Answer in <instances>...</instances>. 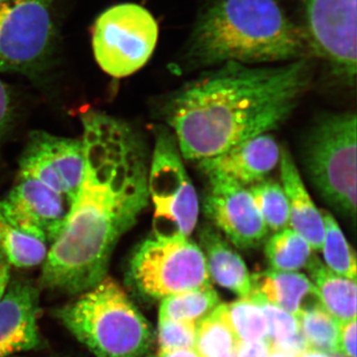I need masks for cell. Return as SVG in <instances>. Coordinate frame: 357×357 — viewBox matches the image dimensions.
Masks as SVG:
<instances>
[{"label":"cell","mask_w":357,"mask_h":357,"mask_svg":"<svg viewBox=\"0 0 357 357\" xmlns=\"http://www.w3.org/2000/svg\"><path fill=\"white\" fill-rule=\"evenodd\" d=\"M13 117V102L8 86L0 79V139L8 130Z\"/></svg>","instance_id":"30"},{"label":"cell","mask_w":357,"mask_h":357,"mask_svg":"<svg viewBox=\"0 0 357 357\" xmlns=\"http://www.w3.org/2000/svg\"><path fill=\"white\" fill-rule=\"evenodd\" d=\"M307 351L324 354L338 351V321L323 305L311 307L297 317Z\"/></svg>","instance_id":"24"},{"label":"cell","mask_w":357,"mask_h":357,"mask_svg":"<svg viewBox=\"0 0 357 357\" xmlns=\"http://www.w3.org/2000/svg\"><path fill=\"white\" fill-rule=\"evenodd\" d=\"M268 357H296V356H291V354H285V352L271 351V352H270L269 356H268Z\"/></svg>","instance_id":"34"},{"label":"cell","mask_w":357,"mask_h":357,"mask_svg":"<svg viewBox=\"0 0 357 357\" xmlns=\"http://www.w3.org/2000/svg\"><path fill=\"white\" fill-rule=\"evenodd\" d=\"M271 352L269 342H241L239 340L236 349V357H268Z\"/></svg>","instance_id":"31"},{"label":"cell","mask_w":357,"mask_h":357,"mask_svg":"<svg viewBox=\"0 0 357 357\" xmlns=\"http://www.w3.org/2000/svg\"><path fill=\"white\" fill-rule=\"evenodd\" d=\"M72 204L40 181L18 176L17 183L0 201V211L16 227L44 236L51 245L64 229Z\"/></svg>","instance_id":"13"},{"label":"cell","mask_w":357,"mask_h":357,"mask_svg":"<svg viewBox=\"0 0 357 357\" xmlns=\"http://www.w3.org/2000/svg\"><path fill=\"white\" fill-rule=\"evenodd\" d=\"M56 314L96 357H142L154 342L149 321L109 276Z\"/></svg>","instance_id":"4"},{"label":"cell","mask_w":357,"mask_h":357,"mask_svg":"<svg viewBox=\"0 0 357 357\" xmlns=\"http://www.w3.org/2000/svg\"><path fill=\"white\" fill-rule=\"evenodd\" d=\"M312 251L306 239L290 227L275 232L265 245L268 264L275 271L298 272L306 268Z\"/></svg>","instance_id":"23"},{"label":"cell","mask_w":357,"mask_h":357,"mask_svg":"<svg viewBox=\"0 0 357 357\" xmlns=\"http://www.w3.org/2000/svg\"><path fill=\"white\" fill-rule=\"evenodd\" d=\"M248 190L268 230L277 232L289 227L287 197L281 184L266 178Z\"/></svg>","instance_id":"26"},{"label":"cell","mask_w":357,"mask_h":357,"mask_svg":"<svg viewBox=\"0 0 357 357\" xmlns=\"http://www.w3.org/2000/svg\"><path fill=\"white\" fill-rule=\"evenodd\" d=\"M149 357H156V356H149Z\"/></svg>","instance_id":"36"},{"label":"cell","mask_w":357,"mask_h":357,"mask_svg":"<svg viewBox=\"0 0 357 357\" xmlns=\"http://www.w3.org/2000/svg\"><path fill=\"white\" fill-rule=\"evenodd\" d=\"M93 55L103 72L126 77L138 72L153 55L159 27L154 16L136 3L109 7L93 28Z\"/></svg>","instance_id":"9"},{"label":"cell","mask_w":357,"mask_h":357,"mask_svg":"<svg viewBox=\"0 0 357 357\" xmlns=\"http://www.w3.org/2000/svg\"><path fill=\"white\" fill-rule=\"evenodd\" d=\"M251 294L295 317L321 305L309 277L299 272L268 269L251 276Z\"/></svg>","instance_id":"17"},{"label":"cell","mask_w":357,"mask_h":357,"mask_svg":"<svg viewBox=\"0 0 357 357\" xmlns=\"http://www.w3.org/2000/svg\"><path fill=\"white\" fill-rule=\"evenodd\" d=\"M356 114L340 112L317 122L304 148L312 184L328 206L356 222Z\"/></svg>","instance_id":"5"},{"label":"cell","mask_w":357,"mask_h":357,"mask_svg":"<svg viewBox=\"0 0 357 357\" xmlns=\"http://www.w3.org/2000/svg\"><path fill=\"white\" fill-rule=\"evenodd\" d=\"M197 326L198 325L194 321H173V319L159 321L160 351L195 349Z\"/></svg>","instance_id":"28"},{"label":"cell","mask_w":357,"mask_h":357,"mask_svg":"<svg viewBox=\"0 0 357 357\" xmlns=\"http://www.w3.org/2000/svg\"><path fill=\"white\" fill-rule=\"evenodd\" d=\"M10 266L6 256L0 253V300L6 294L10 280Z\"/></svg>","instance_id":"32"},{"label":"cell","mask_w":357,"mask_h":357,"mask_svg":"<svg viewBox=\"0 0 357 357\" xmlns=\"http://www.w3.org/2000/svg\"><path fill=\"white\" fill-rule=\"evenodd\" d=\"M314 55L347 86L356 79V0H303Z\"/></svg>","instance_id":"10"},{"label":"cell","mask_w":357,"mask_h":357,"mask_svg":"<svg viewBox=\"0 0 357 357\" xmlns=\"http://www.w3.org/2000/svg\"><path fill=\"white\" fill-rule=\"evenodd\" d=\"M82 139L35 131L28 138L20 161V176L38 180L74 203L83 182Z\"/></svg>","instance_id":"11"},{"label":"cell","mask_w":357,"mask_h":357,"mask_svg":"<svg viewBox=\"0 0 357 357\" xmlns=\"http://www.w3.org/2000/svg\"><path fill=\"white\" fill-rule=\"evenodd\" d=\"M84 172L58 238L49 246L41 283L79 295L107 276L119 239L149 201L144 143L121 119L88 109L82 114Z\"/></svg>","instance_id":"1"},{"label":"cell","mask_w":357,"mask_h":357,"mask_svg":"<svg viewBox=\"0 0 357 357\" xmlns=\"http://www.w3.org/2000/svg\"><path fill=\"white\" fill-rule=\"evenodd\" d=\"M0 1H2V0H0Z\"/></svg>","instance_id":"37"},{"label":"cell","mask_w":357,"mask_h":357,"mask_svg":"<svg viewBox=\"0 0 357 357\" xmlns=\"http://www.w3.org/2000/svg\"><path fill=\"white\" fill-rule=\"evenodd\" d=\"M312 79L310 59L278 66L227 63L167 96L162 114L182 156L199 162L278 128Z\"/></svg>","instance_id":"2"},{"label":"cell","mask_w":357,"mask_h":357,"mask_svg":"<svg viewBox=\"0 0 357 357\" xmlns=\"http://www.w3.org/2000/svg\"><path fill=\"white\" fill-rule=\"evenodd\" d=\"M220 304L218 294L211 285L185 291L161 300L159 321H188L198 325Z\"/></svg>","instance_id":"22"},{"label":"cell","mask_w":357,"mask_h":357,"mask_svg":"<svg viewBox=\"0 0 357 357\" xmlns=\"http://www.w3.org/2000/svg\"><path fill=\"white\" fill-rule=\"evenodd\" d=\"M54 0L0 1V70L34 75L50 63L57 44Z\"/></svg>","instance_id":"8"},{"label":"cell","mask_w":357,"mask_h":357,"mask_svg":"<svg viewBox=\"0 0 357 357\" xmlns=\"http://www.w3.org/2000/svg\"><path fill=\"white\" fill-rule=\"evenodd\" d=\"M199 236L211 279L241 298L249 297L251 275L241 256L211 225L202 227Z\"/></svg>","instance_id":"18"},{"label":"cell","mask_w":357,"mask_h":357,"mask_svg":"<svg viewBox=\"0 0 357 357\" xmlns=\"http://www.w3.org/2000/svg\"><path fill=\"white\" fill-rule=\"evenodd\" d=\"M48 245L44 236L16 227L0 211V253L9 264L17 268L43 264Z\"/></svg>","instance_id":"20"},{"label":"cell","mask_w":357,"mask_h":357,"mask_svg":"<svg viewBox=\"0 0 357 357\" xmlns=\"http://www.w3.org/2000/svg\"><path fill=\"white\" fill-rule=\"evenodd\" d=\"M156 357H199L195 349H172V351H159Z\"/></svg>","instance_id":"33"},{"label":"cell","mask_w":357,"mask_h":357,"mask_svg":"<svg viewBox=\"0 0 357 357\" xmlns=\"http://www.w3.org/2000/svg\"><path fill=\"white\" fill-rule=\"evenodd\" d=\"M208 188L204 213L239 249H252L268 234L264 220L248 188L222 176H206Z\"/></svg>","instance_id":"12"},{"label":"cell","mask_w":357,"mask_h":357,"mask_svg":"<svg viewBox=\"0 0 357 357\" xmlns=\"http://www.w3.org/2000/svg\"><path fill=\"white\" fill-rule=\"evenodd\" d=\"M128 277L138 293L155 300L211 285L203 251L190 237L145 239L129 259Z\"/></svg>","instance_id":"6"},{"label":"cell","mask_w":357,"mask_h":357,"mask_svg":"<svg viewBox=\"0 0 357 357\" xmlns=\"http://www.w3.org/2000/svg\"><path fill=\"white\" fill-rule=\"evenodd\" d=\"M227 305V316L241 342H262L267 340L268 326L261 307L251 298L241 299Z\"/></svg>","instance_id":"27"},{"label":"cell","mask_w":357,"mask_h":357,"mask_svg":"<svg viewBox=\"0 0 357 357\" xmlns=\"http://www.w3.org/2000/svg\"><path fill=\"white\" fill-rule=\"evenodd\" d=\"M238 342L225 304L218 305L197 326L195 349L199 357H236Z\"/></svg>","instance_id":"21"},{"label":"cell","mask_w":357,"mask_h":357,"mask_svg":"<svg viewBox=\"0 0 357 357\" xmlns=\"http://www.w3.org/2000/svg\"><path fill=\"white\" fill-rule=\"evenodd\" d=\"M282 187L287 197L289 227L304 237L312 250L321 251L325 237V225L321 211L314 204L299 170L287 149L281 148Z\"/></svg>","instance_id":"16"},{"label":"cell","mask_w":357,"mask_h":357,"mask_svg":"<svg viewBox=\"0 0 357 357\" xmlns=\"http://www.w3.org/2000/svg\"><path fill=\"white\" fill-rule=\"evenodd\" d=\"M306 269L321 305L338 323L356 318V280L332 271L314 255Z\"/></svg>","instance_id":"19"},{"label":"cell","mask_w":357,"mask_h":357,"mask_svg":"<svg viewBox=\"0 0 357 357\" xmlns=\"http://www.w3.org/2000/svg\"><path fill=\"white\" fill-rule=\"evenodd\" d=\"M338 351L356 357V318L338 323Z\"/></svg>","instance_id":"29"},{"label":"cell","mask_w":357,"mask_h":357,"mask_svg":"<svg viewBox=\"0 0 357 357\" xmlns=\"http://www.w3.org/2000/svg\"><path fill=\"white\" fill-rule=\"evenodd\" d=\"M328 357H347L344 354H340V352H335V354H326Z\"/></svg>","instance_id":"35"},{"label":"cell","mask_w":357,"mask_h":357,"mask_svg":"<svg viewBox=\"0 0 357 357\" xmlns=\"http://www.w3.org/2000/svg\"><path fill=\"white\" fill-rule=\"evenodd\" d=\"M38 289L25 280L13 281L0 300V357L39 347Z\"/></svg>","instance_id":"14"},{"label":"cell","mask_w":357,"mask_h":357,"mask_svg":"<svg viewBox=\"0 0 357 357\" xmlns=\"http://www.w3.org/2000/svg\"><path fill=\"white\" fill-rule=\"evenodd\" d=\"M174 133L160 129L148 169V192L154 206L153 234L190 237L198 223V195L183 163Z\"/></svg>","instance_id":"7"},{"label":"cell","mask_w":357,"mask_h":357,"mask_svg":"<svg viewBox=\"0 0 357 357\" xmlns=\"http://www.w3.org/2000/svg\"><path fill=\"white\" fill-rule=\"evenodd\" d=\"M312 55L306 30L276 0H213L195 23L184 64L192 69L285 64Z\"/></svg>","instance_id":"3"},{"label":"cell","mask_w":357,"mask_h":357,"mask_svg":"<svg viewBox=\"0 0 357 357\" xmlns=\"http://www.w3.org/2000/svg\"><path fill=\"white\" fill-rule=\"evenodd\" d=\"M325 225L323 252L326 266L338 275L356 280V256L332 213L321 211Z\"/></svg>","instance_id":"25"},{"label":"cell","mask_w":357,"mask_h":357,"mask_svg":"<svg viewBox=\"0 0 357 357\" xmlns=\"http://www.w3.org/2000/svg\"><path fill=\"white\" fill-rule=\"evenodd\" d=\"M273 136L261 134L237 143L222 153L199 161L206 176L220 175L248 187L267 178L280 161Z\"/></svg>","instance_id":"15"}]
</instances>
